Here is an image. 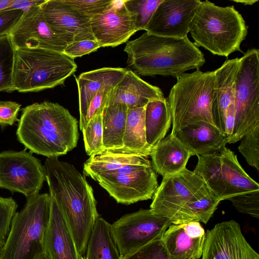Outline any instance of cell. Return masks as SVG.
I'll list each match as a JSON object with an SVG mask.
<instances>
[{"label": "cell", "instance_id": "obj_1", "mask_svg": "<svg viewBox=\"0 0 259 259\" xmlns=\"http://www.w3.org/2000/svg\"><path fill=\"white\" fill-rule=\"evenodd\" d=\"M43 165L49 194L61 206L78 252L83 256L99 217L92 187L73 164L58 157L47 158Z\"/></svg>", "mask_w": 259, "mask_h": 259}, {"label": "cell", "instance_id": "obj_2", "mask_svg": "<svg viewBox=\"0 0 259 259\" xmlns=\"http://www.w3.org/2000/svg\"><path fill=\"white\" fill-rule=\"evenodd\" d=\"M18 140L32 153L58 157L75 148L77 120L57 103H34L22 110L16 131Z\"/></svg>", "mask_w": 259, "mask_h": 259}, {"label": "cell", "instance_id": "obj_3", "mask_svg": "<svg viewBox=\"0 0 259 259\" xmlns=\"http://www.w3.org/2000/svg\"><path fill=\"white\" fill-rule=\"evenodd\" d=\"M124 51L127 67L138 76L178 78L186 71L199 69L205 63L202 52L188 36H160L147 32L128 41Z\"/></svg>", "mask_w": 259, "mask_h": 259}, {"label": "cell", "instance_id": "obj_4", "mask_svg": "<svg viewBox=\"0 0 259 259\" xmlns=\"http://www.w3.org/2000/svg\"><path fill=\"white\" fill-rule=\"evenodd\" d=\"M189 32L197 47L212 54L228 57L239 51L248 33L242 15L233 6L221 7L201 1L191 21Z\"/></svg>", "mask_w": 259, "mask_h": 259}, {"label": "cell", "instance_id": "obj_5", "mask_svg": "<svg viewBox=\"0 0 259 259\" xmlns=\"http://www.w3.org/2000/svg\"><path fill=\"white\" fill-rule=\"evenodd\" d=\"M74 59L40 48H15L13 87L19 92H36L64 83L77 69Z\"/></svg>", "mask_w": 259, "mask_h": 259}, {"label": "cell", "instance_id": "obj_6", "mask_svg": "<svg viewBox=\"0 0 259 259\" xmlns=\"http://www.w3.org/2000/svg\"><path fill=\"white\" fill-rule=\"evenodd\" d=\"M26 198L24 207L12 218L0 259H37L45 253L51 196L38 193Z\"/></svg>", "mask_w": 259, "mask_h": 259}, {"label": "cell", "instance_id": "obj_7", "mask_svg": "<svg viewBox=\"0 0 259 259\" xmlns=\"http://www.w3.org/2000/svg\"><path fill=\"white\" fill-rule=\"evenodd\" d=\"M214 71L196 69L177 78L167 97L174 133L188 125L200 121L214 125L211 111Z\"/></svg>", "mask_w": 259, "mask_h": 259}, {"label": "cell", "instance_id": "obj_8", "mask_svg": "<svg viewBox=\"0 0 259 259\" xmlns=\"http://www.w3.org/2000/svg\"><path fill=\"white\" fill-rule=\"evenodd\" d=\"M194 170L220 200L259 190V184L240 164L237 156L224 146L210 154L198 155Z\"/></svg>", "mask_w": 259, "mask_h": 259}, {"label": "cell", "instance_id": "obj_9", "mask_svg": "<svg viewBox=\"0 0 259 259\" xmlns=\"http://www.w3.org/2000/svg\"><path fill=\"white\" fill-rule=\"evenodd\" d=\"M239 59L235 86V120L228 144L240 141L259 126V50L249 49Z\"/></svg>", "mask_w": 259, "mask_h": 259}, {"label": "cell", "instance_id": "obj_10", "mask_svg": "<svg viewBox=\"0 0 259 259\" xmlns=\"http://www.w3.org/2000/svg\"><path fill=\"white\" fill-rule=\"evenodd\" d=\"M169 219L150 209L126 214L111 225L113 236L121 258L156 240L171 225Z\"/></svg>", "mask_w": 259, "mask_h": 259}, {"label": "cell", "instance_id": "obj_11", "mask_svg": "<svg viewBox=\"0 0 259 259\" xmlns=\"http://www.w3.org/2000/svg\"><path fill=\"white\" fill-rule=\"evenodd\" d=\"M46 181L44 165L31 152H0V188L23 194L39 193Z\"/></svg>", "mask_w": 259, "mask_h": 259}, {"label": "cell", "instance_id": "obj_12", "mask_svg": "<svg viewBox=\"0 0 259 259\" xmlns=\"http://www.w3.org/2000/svg\"><path fill=\"white\" fill-rule=\"evenodd\" d=\"M206 185L195 171L185 168L163 178L153 196L150 209L171 222L181 209L195 199Z\"/></svg>", "mask_w": 259, "mask_h": 259}, {"label": "cell", "instance_id": "obj_13", "mask_svg": "<svg viewBox=\"0 0 259 259\" xmlns=\"http://www.w3.org/2000/svg\"><path fill=\"white\" fill-rule=\"evenodd\" d=\"M91 178L117 203L126 205L151 199L158 186L152 164L133 172L119 175L102 172Z\"/></svg>", "mask_w": 259, "mask_h": 259}, {"label": "cell", "instance_id": "obj_14", "mask_svg": "<svg viewBox=\"0 0 259 259\" xmlns=\"http://www.w3.org/2000/svg\"><path fill=\"white\" fill-rule=\"evenodd\" d=\"M205 234L202 259H259L234 220L219 223Z\"/></svg>", "mask_w": 259, "mask_h": 259}, {"label": "cell", "instance_id": "obj_15", "mask_svg": "<svg viewBox=\"0 0 259 259\" xmlns=\"http://www.w3.org/2000/svg\"><path fill=\"white\" fill-rule=\"evenodd\" d=\"M41 4L24 12L10 34L13 45L15 48H40L63 53L68 43L46 22Z\"/></svg>", "mask_w": 259, "mask_h": 259}, {"label": "cell", "instance_id": "obj_16", "mask_svg": "<svg viewBox=\"0 0 259 259\" xmlns=\"http://www.w3.org/2000/svg\"><path fill=\"white\" fill-rule=\"evenodd\" d=\"M199 0H162L145 30L150 34L169 37L187 36Z\"/></svg>", "mask_w": 259, "mask_h": 259}, {"label": "cell", "instance_id": "obj_17", "mask_svg": "<svg viewBox=\"0 0 259 259\" xmlns=\"http://www.w3.org/2000/svg\"><path fill=\"white\" fill-rule=\"evenodd\" d=\"M90 24L92 34L101 47L120 45L137 31L124 0H111L103 12L91 19Z\"/></svg>", "mask_w": 259, "mask_h": 259}, {"label": "cell", "instance_id": "obj_18", "mask_svg": "<svg viewBox=\"0 0 259 259\" xmlns=\"http://www.w3.org/2000/svg\"><path fill=\"white\" fill-rule=\"evenodd\" d=\"M40 8L48 24L68 44L95 39L91 30V19L81 15L65 0H45Z\"/></svg>", "mask_w": 259, "mask_h": 259}, {"label": "cell", "instance_id": "obj_19", "mask_svg": "<svg viewBox=\"0 0 259 259\" xmlns=\"http://www.w3.org/2000/svg\"><path fill=\"white\" fill-rule=\"evenodd\" d=\"M205 232L200 222L171 224L161 240L172 259H199L202 256Z\"/></svg>", "mask_w": 259, "mask_h": 259}, {"label": "cell", "instance_id": "obj_20", "mask_svg": "<svg viewBox=\"0 0 259 259\" xmlns=\"http://www.w3.org/2000/svg\"><path fill=\"white\" fill-rule=\"evenodd\" d=\"M44 244L45 253L49 259H78L79 253L64 211L52 196Z\"/></svg>", "mask_w": 259, "mask_h": 259}, {"label": "cell", "instance_id": "obj_21", "mask_svg": "<svg viewBox=\"0 0 259 259\" xmlns=\"http://www.w3.org/2000/svg\"><path fill=\"white\" fill-rule=\"evenodd\" d=\"M240 59L226 60L214 71L213 95L211 106L215 125L224 133L227 111L235 101V86Z\"/></svg>", "mask_w": 259, "mask_h": 259}, {"label": "cell", "instance_id": "obj_22", "mask_svg": "<svg viewBox=\"0 0 259 259\" xmlns=\"http://www.w3.org/2000/svg\"><path fill=\"white\" fill-rule=\"evenodd\" d=\"M164 98L161 90L143 80L128 70L120 81L114 87L109 97L108 106L122 103L128 109L145 107L151 101Z\"/></svg>", "mask_w": 259, "mask_h": 259}, {"label": "cell", "instance_id": "obj_23", "mask_svg": "<svg viewBox=\"0 0 259 259\" xmlns=\"http://www.w3.org/2000/svg\"><path fill=\"white\" fill-rule=\"evenodd\" d=\"M127 71L126 68L104 67L83 72L75 77L78 92L81 131L84 127L87 111L93 98L103 88L116 85Z\"/></svg>", "mask_w": 259, "mask_h": 259}, {"label": "cell", "instance_id": "obj_24", "mask_svg": "<svg viewBox=\"0 0 259 259\" xmlns=\"http://www.w3.org/2000/svg\"><path fill=\"white\" fill-rule=\"evenodd\" d=\"M172 134L189 150L193 156L213 153L228 144V137L215 125L204 121L197 122Z\"/></svg>", "mask_w": 259, "mask_h": 259}, {"label": "cell", "instance_id": "obj_25", "mask_svg": "<svg viewBox=\"0 0 259 259\" xmlns=\"http://www.w3.org/2000/svg\"><path fill=\"white\" fill-rule=\"evenodd\" d=\"M150 156L155 171L164 178L183 170L193 155L176 135L170 133L153 147Z\"/></svg>", "mask_w": 259, "mask_h": 259}, {"label": "cell", "instance_id": "obj_26", "mask_svg": "<svg viewBox=\"0 0 259 259\" xmlns=\"http://www.w3.org/2000/svg\"><path fill=\"white\" fill-rule=\"evenodd\" d=\"M145 106L128 109L122 147L109 152L150 156L153 147L146 142L145 126Z\"/></svg>", "mask_w": 259, "mask_h": 259}, {"label": "cell", "instance_id": "obj_27", "mask_svg": "<svg viewBox=\"0 0 259 259\" xmlns=\"http://www.w3.org/2000/svg\"><path fill=\"white\" fill-rule=\"evenodd\" d=\"M172 123L167 98L149 102L145 109V126L147 144L153 147L163 139Z\"/></svg>", "mask_w": 259, "mask_h": 259}, {"label": "cell", "instance_id": "obj_28", "mask_svg": "<svg viewBox=\"0 0 259 259\" xmlns=\"http://www.w3.org/2000/svg\"><path fill=\"white\" fill-rule=\"evenodd\" d=\"M127 112V107L122 103L105 109L102 119L103 151H114L122 147Z\"/></svg>", "mask_w": 259, "mask_h": 259}, {"label": "cell", "instance_id": "obj_29", "mask_svg": "<svg viewBox=\"0 0 259 259\" xmlns=\"http://www.w3.org/2000/svg\"><path fill=\"white\" fill-rule=\"evenodd\" d=\"M85 259H122L111 225L100 216L90 235Z\"/></svg>", "mask_w": 259, "mask_h": 259}, {"label": "cell", "instance_id": "obj_30", "mask_svg": "<svg viewBox=\"0 0 259 259\" xmlns=\"http://www.w3.org/2000/svg\"><path fill=\"white\" fill-rule=\"evenodd\" d=\"M220 202L206 185L195 199L181 209L171 223L178 224L196 221L206 224Z\"/></svg>", "mask_w": 259, "mask_h": 259}, {"label": "cell", "instance_id": "obj_31", "mask_svg": "<svg viewBox=\"0 0 259 259\" xmlns=\"http://www.w3.org/2000/svg\"><path fill=\"white\" fill-rule=\"evenodd\" d=\"M147 156L120 153L101 152L90 156L83 165L85 175L92 177L98 174L115 170L123 166L133 164H147L151 162Z\"/></svg>", "mask_w": 259, "mask_h": 259}, {"label": "cell", "instance_id": "obj_32", "mask_svg": "<svg viewBox=\"0 0 259 259\" xmlns=\"http://www.w3.org/2000/svg\"><path fill=\"white\" fill-rule=\"evenodd\" d=\"M15 48L10 34L0 36V92H14Z\"/></svg>", "mask_w": 259, "mask_h": 259}, {"label": "cell", "instance_id": "obj_33", "mask_svg": "<svg viewBox=\"0 0 259 259\" xmlns=\"http://www.w3.org/2000/svg\"><path fill=\"white\" fill-rule=\"evenodd\" d=\"M103 114L93 117L81 131L85 150L91 156L104 150L103 144Z\"/></svg>", "mask_w": 259, "mask_h": 259}, {"label": "cell", "instance_id": "obj_34", "mask_svg": "<svg viewBox=\"0 0 259 259\" xmlns=\"http://www.w3.org/2000/svg\"><path fill=\"white\" fill-rule=\"evenodd\" d=\"M162 0H124V5L133 15L137 31L144 30Z\"/></svg>", "mask_w": 259, "mask_h": 259}, {"label": "cell", "instance_id": "obj_35", "mask_svg": "<svg viewBox=\"0 0 259 259\" xmlns=\"http://www.w3.org/2000/svg\"><path fill=\"white\" fill-rule=\"evenodd\" d=\"M238 150L248 164L259 171V126L240 140Z\"/></svg>", "mask_w": 259, "mask_h": 259}, {"label": "cell", "instance_id": "obj_36", "mask_svg": "<svg viewBox=\"0 0 259 259\" xmlns=\"http://www.w3.org/2000/svg\"><path fill=\"white\" fill-rule=\"evenodd\" d=\"M17 207V202L12 197L0 196V250L7 239Z\"/></svg>", "mask_w": 259, "mask_h": 259}, {"label": "cell", "instance_id": "obj_37", "mask_svg": "<svg viewBox=\"0 0 259 259\" xmlns=\"http://www.w3.org/2000/svg\"><path fill=\"white\" fill-rule=\"evenodd\" d=\"M227 200L239 212L259 218V190L232 197Z\"/></svg>", "mask_w": 259, "mask_h": 259}, {"label": "cell", "instance_id": "obj_38", "mask_svg": "<svg viewBox=\"0 0 259 259\" xmlns=\"http://www.w3.org/2000/svg\"><path fill=\"white\" fill-rule=\"evenodd\" d=\"M122 259H172L161 239L154 240ZM189 259V258H186Z\"/></svg>", "mask_w": 259, "mask_h": 259}, {"label": "cell", "instance_id": "obj_39", "mask_svg": "<svg viewBox=\"0 0 259 259\" xmlns=\"http://www.w3.org/2000/svg\"><path fill=\"white\" fill-rule=\"evenodd\" d=\"M81 15L92 19L103 12L111 0H65Z\"/></svg>", "mask_w": 259, "mask_h": 259}, {"label": "cell", "instance_id": "obj_40", "mask_svg": "<svg viewBox=\"0 0 259 259\" xmlns=\"http://www.w3.org/2000/svg\"><path fill=\"white\" fill-rule=\"evenodd\" d=\"M115 86L103 88L93 98L87 111L83 128L93 117L98 114H103L105 109L108 106L109 97Z\"/></svg>", "mask_w": 259, "mask_h": 259}, {"label": "cell", "instance_id": "obj_41", "mask_svg": "<svg viewBox=\"0 0 259 259\" xmlns=\"http://www.w3.org/2000/svg\"><path fill=\"white\" fill-rule=\"evenodd\" d=\"M100 48L95 39L73 41L67 46L63 53L74 59L96 51Z\"/></svg>", "mask_w": 259, "mask_h": 259}, {"label": "cell", "instance_id": "obj_42", "mask_svg": "<svg viewBox=\"0 0 259 259\" xmlns=\"http://www.w3.org/2000/svg\"><path fill=\"white\" fill-rule=\"evenodd\" d=\"M24 12L20 10L6 9L0 11V36L10 34L22 18Z\"/></svg>", "mask_w": 259, "mask_h": 259}, {"label": "cell", "instance_id": "obj_43", "mask_svg": "<svg viewBox=\"0 0 259 259\" xmlns=\"http://www.w3.org/2000/svg\"><path fill=\"white\" fill-rule=\"evenodd\" d=\"M21 106L14 101H0V126L12 125L18 121Z\"/></svg>", "mask_w": 259, "mask_h": 259}, {"label": "cell", "instance_id": "obj_44", "mask_svg": "<svg viewBox=\"0 0 259 259\" xmlns=\"http://www.w3.org/2000/svg\"><path fill=\"white\" fill-rule=\"evenodd\" d=\"M235 120V103L234 101L227 111L224 122V134L228 138L232 134Z\"/></svg>", "mask_w": 259, "mask_h": 259}, {"label": "cell", "instance_id": "obj_45", "mask_svg": "<svg viewBox=\"0 0 259 259\" xmlns=\"http://www.w3.org/2000/svg\"><path fill=\"white\" fill-rule=\"evenodd\" d=\"M45 0H12V4L8 9H16L26 12L32 7L42 4Z\"/></svg>", "mask_w": 259, "mask_h": 259}, {"label": "cell", "instance_id": "obj_46", "mask_svg": "<svg viewBox=\"0 0 259 259\" xmlns=\"http://www.w3.org/2000/svg\"><path fill=\"white\" fill-rule=\"evenodd\" d=\"M12 0H0V11L8 9L12 4Z\"/></svg>", "mask_w": 259, "mask_h": 259}, {"label": "cell", "instance_id": "obj_47", "mask_svg": "<svg viewBox=\"0 0 259 259\" xmlns=\"http://www.w3.org/2000/svg\"><path fill=\"white\" fill-rule=\"evenodd\" d=\"M233 2L240 3L244 5H253L255 3L258 2V0H234Z\"/></svg>", "mask_w": 259, "mask_h": 259}, {"label": "cell", "instance_id": "obj_48", "mask_svg": "<svg viewBox=\"0 0 259 259\" xmlns=\"http://www.w3.org/2000/svg\"><path fill=\"white\" fill-rule=\"evenodd\" d=\"M37 259H49V258L45 253H44L40 255Z\"/></svg>", "mask_w": 259, "mask_h": 259}, {"label": "cell", "instance_id": "obj_49", "mask_svg": "<svg viewBox=\"0 0 259 259\" xmlns=\"http://www.w3.org/2000/svg\"><path fill=\"white\" fill-rule=\"evenodd\" d=\"M78 259H85L82 255L79 254Z\"/></svg>", "mask_w": 259, "mask_h": 259}]
</instances>
